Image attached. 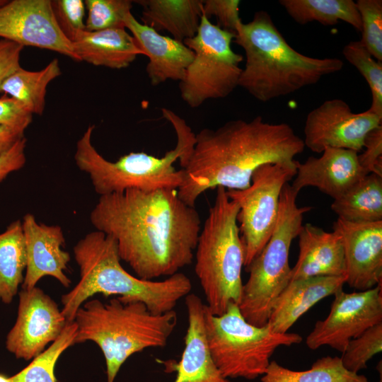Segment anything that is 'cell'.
I'll return each instance as SVG.
<instances>
[{
  "label": "cell",
  "mask_w": 382,
  "mask_h": 382,
  "mask_svg": "<svg viewBox=\"0 0 382 382\" xmlns=\"http://www.w3.org/2000/svg\"><path fill=\"white\" fill-rule=\"evenodd\" d=\"M90 221L114 238L121 260L146 280L172 276L190 265L202 228L195 207L184 203L175 189L100 196Z\"/></svg>",
  "instance_id": "obj_1"
},
{
  "label": "cell",
  "mask_w": 382,
  "mask_h": 382,
  "mask_svg": "<svg viewBox=\"0 0 382 382\" xmlns=\"http://www.w3.org/2000/svg\"><path fill=\"white\" fill-rule=\"evenodd\" d=\"M195 138L190 159L182 168L183 183L177 189L180 199L192 207L206 190L245 189L258 167L292 162L305 147L290 125L267 122L261 116L250 121L230 120L215 129L204 128Z\"/></svg>",
  "instance_id": "obj_2"
},
{
  "label": "cell",
  "mask_w": 382,
  "mask_h": 382,
  "mask_svg": "<svg viewBox=\"0 0 382 382\" xmlns=\"http://www.w3.org/2000/svg\"><path fill=\"white\" fill-rule=\"evenodd\" d=\"M80 279L62 296V313L73 322L78 309L96 294L115 295L124 303H144L154 314L174 310L178 301L192 290V282L178 272L162 281L142 279L129 274L120 263L112 237L101 231L86 234L74 247Z\"/></svg>",
  "instance_id": "obj_3"
},
{
  "label": "cell",
  "mask_w": 382,
  "mask_h": 382,
  "mask_svg": "<svg viewBox=\"0 0 382 382\" xmlns=\"http://www.w3.org/2000/svg\"><path fill=\"white\" fill-rule=\"evenodd\" d=\"M233 41L245 56L238 86L261 102L316 84L323 76L340 71L344 65L338 58H314L295 50L265 11L256 12L248 23L241 21Z\"/></svg>",
  "instance_id": "obj_4"
},
{
  "label": "cell",
  "mask_w": 382,
  "mask_h": 382,
  "mask_svg": "<svg viewBox=\"0 0 382 382\" xmlns=\"http://www.w3.org/2000/svg\"><path fill=\"white\" fill-rule=\"evenodd\" d=\"M161 112L175 129L177 144L161 158L144 152H131L115 161H108L92 144L95 126L87 127L76 142L74 158L78 168L88 175L97 194L102 196L127 190H177L181 185L184 172L177 170L174 163L179 160L182 168L186 166L196 141L195 134L172 110L163 108Z\"/></svg>",
  "instance_id": "obj_5"
},
{
  "label": "cell",
  "mask_w": 382,
  "mask_h": 382,
  "mask_svg": "<svg viewBox=\"0 0 382 382\" xmlns=\"http://www.w3.org/2000/svg\"><path fill=\"white\" fill-rule=\"evenodd\" d=\"M74 321L77 326L75 344L95 342L105 358L107 382H114L132 354L167 345L178 317L174 310L154 314L142 302L124 303L117 297L108 303L87 300Z\"/></svg>",
  "instance_id": "obj_6"
},
{
  "label": "cell",
  "mask_w": 382,
  "mask_h": 382,
  "mask_svg": "<svg viewBox=\"0 0 382 382\" xmlns=\"http://www.w3.org/2000/svg\"><path fill=\"white\" fill-rule=\"evenodd\" d=\"M216 189L195 250V271L209 311L220 316L230 305H239L245 255L237 221L239 207L226 188Z\"/></svg>",
  "instance_id": "obj_7"
},
{
  "label": "cell",
  "mask_w": 382,
  "mask_h": 382,
  "mask_svg": "<svg viewBox=\"0 0 382 382\" xmlns=\"http://www.w3.org/2000/svg\"><path fill=\"white\" fill-rule=\"evenodd\" d=\"M298 194L284 185L274 231L260 253L245 267L249 277L243 284L239 310L249 323L262 327L267 323L275 301L290 282L289 263L291 243L298 236L304 214L312 207H299Z\"/></svg>",
  "instance_id": "obj_8"
},
{
  "label": "cell",
  "mask_w": 382,
  "mask_h": 382,
  "mask_svg": "<svg viewBox=\"0 0 382 382\" xmlns=\"http://www.w3.org/2000/svg\"><path fill=\"white\" fill-rule=\"evenodd\" d=\"M205 330L211 357L222 375L228 378L254 380L262 376L275 350L302 342L298 333H277L267 325H253L231 304L224 313L214 316L207 305Z\"/></svg>",
  "instance_id": "obj_9"
},
{
  "label": "cell",
  "mask_w": 382,
  "mask_h": 382,
  "mask_svg": "<svg viewBox=\"0 0 382 382\" xmlns=\"http://www.w3.org/2000/svg\"><path fill=\"white\" fill-rule=\"evenodd\" d=\"M234 37V33L219 28L202 13L197 33L184 41L194 52L179 81L180 96L189 107L224 98L238 86L243 56L231 48Z\"/></svg>",
  "instance_id": "obj_10"
},
{
  "label": "cell",
  "mask_w": 382,
  "mask_h": 382,
  "mask_svg": "<svg viewBox=\"0 0 382 382\" xmlns=\"http://www.w3.org/2000/svg\"><path fill=\"white\" fill-rule=\"evenodd\" d=\"M296 173V161L263 164L253 173L250 185L243 190H227L239 212L241 239L247 267L260 253L275 227L282 190Z\"/></svg>",
  "instance_id": "obj_11"
},
{
  "label": "cell",
  "mask_w": 382,
  "mask_h": 382,
  "mask_svg": "<svg viewBox=\"0 0 382 382\" xmlns=\"http://www.w3.org/2000/svg\"><path fill=\"white\" fill-rule=\"evenodd\" d=\"M334 296L328 316L316 321L306 337V344L311 350L329 346L342 353L351 340L382 323L381 284L351 293L342 289Z\"/></svg>",
  "instance_id": "obj_12"
},
{
  "label": "cell",
  "mask_w": 382,
  "mask_h": 382,
  "mask_svg": "<svg viewBox=\"0 0 382 382\" xmlns=\"http://www.w3.org/2000/svg\"><path fill=\"white\" fill-rule=\"evenodd\" d=\"M381 122L382 117L369 110L354 113L341 99L327 100L307 115L303 141L305 146L318 154L326 147L359 153L367 134Z\"/></svg>",
  "instance_id": "obj_13"
},
{
  "label": "cell",
  "mask_w": 382,
  "mask_h": 382,
  "mask_svg": "<svg viewBox=\"0 0 382 382\" xmlns=\"http://www.w3.org/2000/svg\"><path fill=\"white\" fill-rule=\"evenodd\" d=\"M67 323L57 303L41 289H22L6 347L18 359H34L60 335Z\"/></svg>",
  "instance_id": "obj_14"
},
{
  "label": "cell",
  "mask_w": 382,
  "mask_h": 382,
  "mask_svg": "<svg viewBox=\"0 0 382 382\" xmlns=\"http://www.w3.org/2000/svg\"><path fill=\"white\" fill-rule=\"evenodd\" d=\"M0 37L23 47L49 50L79 62L59 29L51 0H12L0 6Z\"/></svg>",
  "instance_id": "obj_15"
},
{
  "label": "cell",
  "mask_w": 382,
  "mask_h": 382,
  "mask_svg": "<svg viewBox=\"0 0 382 382\" xmlns=\"http://www.w3.org/2000/svg\"><path fill=\"white\" fill-rule=\"evenodd\" d=\"M333 231L342 241L346 281L351 288L366 291L382 282V221L353 223L337 218Z\"/></svg>",
  "instance_id": "obj_16"
},
{
  "label": "cell",
  "mask_w": 382,
  "mask_h": 382,
  "mask_svg": "<svg viewBox=\"0 0 382 382\" xmlns=\"http://www.w3.org/2000/svg\"><path fill=\"white\" fill-rule=\"evenodd\" d=\"M22 228L26 253L22 289L36 286L40 279L46 276L69 287L71 281L66 272L70 255L62 249L65 238L61 226L39 223L33 214L28 213L23 216Z\"/></svg>",
  "instance_id": "obj_17"
},
{
  "label": "cell",
  "mask_w": 382,
  "mask_h": 382,
  "mask_svg": "<svg viewBox=\"0 0 382 382\" xmlns=\"http://www.w3.org/2000/svg\"><path fill=\"white\" fill-rule=\"evenodd\" d=\"M318 158L310 156L303 163L296 161V173L291 185L297 193L314 187L335 199L366 175L358 160V153L345 149L326 147Z\"/></svg>",
  "instance_id": "obj_18"
},
{
  "label": "cell",
  "mask_w": 382,
  "mask_h": 382,
  "mask_svg": "<svg viewBox=\"0 0 382 382\" xmlns=\"http://www.w3.org/2000/svg\"><path fill=\"white\" fill-rule=\"evenodd\" d=\"M137 47L149 58L146 72L150 83L158 86L168 80L180 81L194 57L183 42L165 36L138 21L132 12L124 20Z\"/></svg>",
  "instance_id": "obj_19"
},
{
  "label": "cell",
  "mask_w": 382,
  "mask_h": 382,
  "mask_svg": "<svg viewBox=\"0 0 382 382\" xmlns=\"http://www.w3.org/2000/svg\"><path fill=\"white\" fill-rule=\"evenodd\" d=\"M299 256L291 269L290 281L320 276L346 277V262L340 235L311 224L298 234Z\"/></svg>",
  "instance_id": "obj_20"
},
{
  "label": "cell",
  "mask_w": 382,
  "mask_h": 382,
  "mask_svg": "<svg viewBox=\"0 0 382 382\" xmlns=\"http://www.w3.org/2000/svg\"><path fill=\"white\" fill-rule=\"evenodd\" d=\"M188 326L185 347L174 382H231L214 364L207 345L205 330L206 304L195 294L185 296Z\"/></svg>",
  "instance_id": "obj_21"
},
{
  "label": "cell",
  "mask_w": 382,
  "mask_h": 382,
  "mask_svg": "<svg viewBox=\"0 0 382 382\" xmlns=\"http://www.w3.org/2000/svg\"><path fill=\"white\" fill-rule=\"evenodd\" d=\"M345 277L320 276L291 280L279 294L267 325L274 332H288L314 305L342 289Z\"/></svg>",
  "instance_id": "obj_22"
},
{
  "label": "cell",
  "mask_w": 382,
  "mask_h": 382,
  "mask_svg": "<svg viewBox=\"0 0 382 382\" xmlns=\"http://www.w3.org/2000/svg\"><path fill=\"white\" fill-rule=\"evenodd\" d=\"M71 43L79 62L114 69L129 66L138 55L143 54L126 28L83 30Z\"/></svg>",
  "instance_id": "obj_23"
},
{
  "label": "cell",
  "mask_w": 382,
  "mask_h": 382,
  "mask_svg": "<svg viewBox=\"0 0 382 382\" xmlns=\"http://www.w3.org/2000/svg\"><path fill=\"white\" fill-rule=\"evenodd\" d=\"M141 8V23L158 33L166 31L180 42L197 33L203 0H137Z\"/></svg>",
  "instance_id": "obj_24"
},
{
  "label": "cell",
  "mask_w": 382,
  "mask_h": 382,
  "mask_svg": "<svg viewBox=\"0 0 382 382\" xmlns=\"http://www.w3.org/2000/svg\"><path fill=\"white\" fill-rule=\"evenodd\" d=\"M338 218L353 223L382 221V177L369 173L341 197L333 199Z\"/></svg>",
  "instance_id": "obj_25"
},
{
  "label": "cell",
  "mask_w": 382,
  "mask_h": 382,
  "mask_svg": "<svg viewBox=\"0 0 382 382\" xmlns=\"http://www.w3.org/2000/svg\"><path fill=\"white\" fill-rule=\"evenodd\" d=\"M61 74L57 58L39 71H29L21 67L4 81L1 93L8 95L33 115H41L45 110L47 88Z\"/></svg>",
  "instance_id": "obj_26"
},
{
  "label": "cell",
  "mask_w": 382,
  "mask_h": 382,
  "mask_svg": "<svg viewBox=\"0 0 382 382\" xmlns=\"http://www.w3.org/2000/svg\"><path fill=\"white\" fill-rule=\"evenodd\" d=\"M25 267L22 221L16 220L0 233V302L12 301L23 282Z\"/></svg>",
  "instance_id": "obj_27"
},
{
  "label": "cell",
  "mask_w": 382,
  "mask_h": 382,
  "mask_svg": "<svg viewBox=\"0 0 382 382\" xmlns=\"http://www.w3.org/2000/svg\"><path fill=\"white\" fill-rule=\"evenodd\" d=\"M279 3L299 24L316 21L335 25L342 21L361 30L360 16L352 0H280Z\"/></svg>",
  "instance_id": "obj_28"
},
{
  "label": "cell",
  "mask_w": 382,
  "mask_h": 382,
  "mask_svg": "<svg viewBox=\"0 0 382 382\" xmlns=\"http://www.w3.org/2000/svg\"><path fill=\"white\" fill-rule=\"evenodd\" d=\"M260 382H369L361 374L348 371L341 357L325 356L316 360L309 369L294 371L270 361Z\"/></svg>",
  "instance_id": "obj_29"
},
{
  "label": "cell",
  "mask_w": 382,
  "mask_h": 382,
  "mask_svg": "<svg viewBox=\"0 0 382 382\" xmlns=\"http://www.w3.org/2000/svg\"><path fill=\"white\" fill-rule=\"evenodd\" d=\"M77 326L68 322L60 335L35 357L23 370L13 376L15 382H57L54 368L61 354L75 344Z\"/></svg>",
  "instance_id": "obj_30"
},
{
  "label": "cell",
  "mask_w": 382,
  "mask_h": 382,
  "mask_svg": "<svg viewBox=\"0 0 382 382\" xmlns=\"http://www.w3.org/2000/svg\"><path fill=\"white\" fill-rule=\"evenodd\" d=\"M342 54L369 86L372 102L368 110L382 117V62L376 60L360 40L347 43L342 50Z\"/></svg>",
  "instance_id": "obj_31"
},
{
  "label": "cell",
  "mask_w": 382,
  "mask_h": 382,
  "mask_svg": "<svg viewBox=\"0 0 382 382\" xmlns=\"http://www.w3.org/2000/svg\"><path fill=\"white\" fill-rule=\"evenodd\" d=\"M87 17L85 30L98 31L107 29L125 28V18L131 12V0H86Z\"/></svg>",
  "instance_id": "obj_32"
},
{
  "label": "cell",
  "mask_w": 382,
  "mask_h": 382,
  "mask_svg": "<svg viewBox=\"0 0 382 382\" xmlns=\"http://www.w3.org/2000/svg\"><path fill=\"white\" fill-rule=\"evenodd\" d=\"M382 351V323L374 325L351 340L342 353L345 369L355 374L367 368V363Z\"/></svg>",
  "instance_id": "obj_33"
},
{
  "label": "cell",
  "mask_w": 382,
  "mask_h": 382,
  "mask_svg": "<svg viewBox=\"0 0 382 382\" xmlns=\"http://www.w3.org/2000/svg\"><path fill=\"white\" fill-rule=\"evenodd\" d=\"M361 23L360 42L378 61L382 62V1L356 2Z\"/></svg>",
  "instance_id": "obj_34"
},
{
  "label": "cell",
  "mask_w": 382,
  "mask_h": 382,
  "mask_svg": "<svg viewBox=\"0 0 382 382\" xmlns=\"http://www.w3.org/2000/svg\"><path fill=\"white\" fill-rule=\"evenodd\" d=\"M56 22L65 37L72 42L85 30L86 6L82 0L51 1Z\"/></svg>",
  "instance_id": "obj_35"
},
{
  "label": "cell",
  "mask_w": 382,
  "mask_h": 382,
  "mask_svg": "<svg viewBox=\"0 0 382 382\" xmlns=\"http://www.w3.org/2000/svg\"><path fill=\"white\" fill-rule=\"evenodd\" d=\"M239 5L238 0H203L202 13L209 19L215 17L219 28L235 33L241 21Z\"/></svg>",
  "instance_id": "obj_36"
},
{
  "label": "cell",
  "mask_w": 382,
  "mask_h": 382,
  "mask_svg": "<svg viewBox=\"0 0 382 382\" xmlns=\"http://www.w3.org/2000/svg\"><path fill=\"white\" fill-rule=\"evenodd\" d=\"M362 153L358 154L359 163L366 174L382 177V126L371 130L364 141Z\"/></svg>",
  "instance_id": "obj_37"
},
{
  "label": "cell",
  "mask_w": 382,
  "mask_h": 382,
  "mask_svg": "<svg viewBox=\"0 0 382 382\" xmlns=\"http://www.w3.org/2000/svg\"><path fill=\"white\" fill-rule=\"evenodd\" d=\"M33 115L21 103L10 97L0 98V126L25 131Z\"/></svg>",
  "instance_id": "obj_38"
},
{
  "label": "cell",
  "mask_w": 382,
  "mask_h": 382,
  "mask_svg": "<svg viewBox=\"0 0 382 382\" xmlns=\"http://www.w3.org/2000/svg\"><path fill=\"white\" fill-rule=\"evenodd\" d=\"M24 47L6 39H0V93L4 81L21 67V54Z\"/></svg>",
  "instance_id": "obj_39"
},
{
  "label": "cell",
  "mask_w": 382,
  "mask_h": 382,
  "mask_svg": "<svg viewBox=\"0 0 382 382\" xmlns=\"http://www.w3.org/2000/svg\"><path fill=\"white\" fill-rule=\"evenodd\" d=\"M25 137L16 141L8 150L0 154V182L10 173L19 170L26 163Z\"/></svg>",
  "instance_id": "obj_40"
},
{
  "label": "cell",
  "mask_w": 382,
  "mask_h": 382,
  "mask_svg": "<svg viewBox=\"0 0 382 382\" xmlns=\"http://www.w3.org/2000/svg\"><path fill=\"white\" fill-rule=\"evenodd\" d=\"M24 131L0 126V154L8 150L16 141L24 137Z\"/></svg>",
  "instance_id": "obj_41"
},
{
  "label": "cell",
  "mask_w": 382,
  "mask_h": 382,
  "mask_svg": "<svg viewBox=\"0 0 382 382\" xmlns=\"http://www.w3.org/2000/svg\"><path fill=\"white\" fill-rule=\"evenodd\" d=\"M0 382H15L13 376L8 377L4 374L0 373Z\"/></svg>",
  "instance_id": "obj_42"
},
{
  "label": "cell",
  "mask_w": 382,
  "mask_h": 382,
  "mask_svg": "<svg viewBox=\"0 0 382 382\" xmlns=\"http://www.w3.org/2000/svg\"><path fill=\"white\" fill-rule=\"evenodd\" d=\"M6 1V0H0V6L4 5Z\"/></svg>",
  "instance_id": "obj_43"
},
{
  "label": "cell",
  "mask_w": 382,
  "mask_h": 382,
  "mask_svg": "<svg viewBox=\"0 0 382 382\" xmlns=\"http://www.w3.org/2000/svg\"><path fill=\"white\" fill-rule=\"evenodd\" d=\"M381 378L382 377H381V368H380V381H378V382H382V378Z\"/></svg>",
  "instance_id": "obj_44"
}]
</instances>
